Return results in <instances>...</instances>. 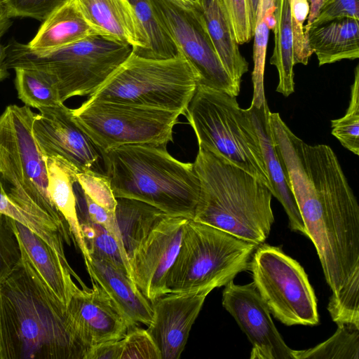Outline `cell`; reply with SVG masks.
Here are the masks:
<instances>
[{
  "mask_svg": "<svg viewBox=\"0 0 359 359\" xmlns=\"http://www.w3.org/2000/svg\"><path fill=\"white\" fill-rule=\"evenodd\" d=\"M205 23L225 70L241 87L248 62L241 55L224 0H198Z\"/></svg>",
  "mask_w": 359,
  "mask_h": 359,
  "instance_id": "23",
  "label": "cell"
},
{
  "mask_svg": "<svg viewBox=\"0 0 359 359\" xmlns=\"http://www.w3.org/2000/svg\"><path fill=\"white\" fill-rule=\"evenodd\" d=\"M274 48L270 63L278 74L276 92L287 97L294 91V43L292 31L290 0H276Z\"/></svg>",
  "mask_w": 359,
  "mask_h": 359,
  "instance_id": "26",
  "label": "cell"
},
{
  "mask_svg": "<svg viewBox=\"0 0 359 359\" xmlns=\"http://www.w3.org/2000/svg\"><path fill=\"white\" fill-rule=\"evenodd\" d=\"M305 36L319 66L359 57V20L343 18L311 25Z\"/></svg>",
  "mask_w": 359,
  "mask_h": 359,
  "instance_id": "21",
  "label": "cell"
},
{
  "mask_svg": "<svg viewBox=\"0 0 359 359\" xmlns=\"http://www.w3.org/2000/svg\"><path fill=\"white\" fill-rule=\"evenodd\" d=\"M11 224L20 245L21 259L33 270L50 297L67 308L79 288L72 276L81 287L86 285L68 262L62 259L36 233L12 218Z\"/></svg>",
  "mask_w": 359,
  "mask_h": 359,
  "instance_id": "17",
  "label": "cell"
},
{
  "mask_svg": "<svg viewBox=\"0 0 359 359\" xmlns=\"http://www.w3.org/2000/svg\"><path fill=\"white\" fill-rule=\"evenodd\" d=\"M32 123L34 139L45 157H60L79 172L92 169L100 151L63 103L38 109Z\"/></svg>",
  "mask_w": 359,
  "mask_h": 359,
  "instance_id": "14",
  "label": "cell"
},
{
  "mask_svg": "<svg viewBox=\"0 0 359 359\" xmlns=\"http://www.w3.org/2000/svg\"><path fill=\"white\" fill-rule=\"evenodd\" d=\"M67 308L22 259L0 285V359H86Z\"/></svg>",
  "mask_w": 359,
  "mask_h": 359,
  "instance_id": "1",
  "label": "cell"
},
{
  "mask_svg": "<svg viewBox=\"0 0 359 359\" xmlns=\"http://www.w3.org/2000/svg\"><path fill=\"white\" fill-rule=\"evenodd\" d=\"M294 359H358L359 328L339 325L325 341L306 350L294 351Z\"/></svg>",
  "mask_w": 359,
  "mask_h": 359,
  "instance_id": "31",
  "label": "cell"
},
{
  "mask_svg": "<svg viewBox=\"0 0 359 359\" xmlns=\"http://www.w3.org/2000/svg\"><path fill=\"white\" fill-rule=\"evenodd\" d=\"M238 45L249 42L253 36L255 22L250 0H224Z\"/></svg>",
  "mask_w": 359,
  "mask_h": 359,
  "instance_id": "37",
  "label": "cell"
},
{
  "mask_svg": "<svg viewBox=\"0 0 359 359\" xmlns=\"http://www.w3.org/2000/svg\"><path fill=\"white\" fill-rule=\"evenodd\" d=\"M257 245L210 225L188 219L176 259L166 279L168 292L224 286L248 270Z\"/></svg>",
  "mask_w": 359,
  "mask_h": 359,
  "instance_id": "8",
  "label": "cell"
},
{
  "mask_svg": "<svg viewBox=\"0 0 359 359\" xmlns=\"http://www.w3.org/2000/svg\"><path fill=\"white\" fill-rule=\"evenodd\" d=\"M121 343L118 341H109L93 348L86 359H120Z\"/></svg>",
  "mask_w": 359,
  "mask_h": 359,
  "instance_id": "40",
  "label": "cell"
},
{
  "mask_svg": "<svg viewBox=\"0 0 359 359\" xmlns=\"http://www.w3.org/2000/svg\"><path fill=\"white\" fill-rule=\"evenodd\" d=\"M85 20L100 34L130 45L146 57L147 36L128 0H70Z\"/></svg>",
  "mask_w": 359,
  "mask_h": 359,
  "instance_id": "18",
  "label": "cell"
},
{
  "mask_svg": "<svg viewBox=\"0 0 359 359\" xmlns=\"http://www.w3.org/2000/svg\"><path fill=\"white\" fill-rule=\"evenodd\" d=\"M35 113L11 104L0 115V192L21 208L68 226L48 191L46 157L32 132Z\"/></svg>",
  "mask_w": 359,
  "mask_h": 359,
  "instance_id": "5",
  "label": "cell"
},
{
  "mask_svg": "<svg viewBox=\"0 0 359 359\" xmlns=\"http://www.w3.org/2000/svg\"><path fill=\"white\" fill-rule=\"evenodd\" d=\"M188 219L165 216L129 259L132 279L150 302L168 293L166 279L179 252Z\"/></svg>",
  "mask_w": 359,
  "mask_h": 359,
  "instance_id": "12",
  "label": "cell"
},
{
  "mask_svg": "<svg viewBox=\"0 0 359 359\" xmlns=\"http://www.w3.org/2000/svg\"><path fill=\"white\" fill-rule=\"evenodd\" d=\"M200 194L193 219L259 245L274 222L272 194L257 177L198 146Z\"/></svg>",
  "mask_w": 359,
  "mask_h": 359,
  "instance_id": "2",
  "label": "cell"
},
{
  "mask_svg": "<svg viewBox=\"0 0 359 359\" xmlns=\"http://www.w3.org/2000/svg\"><path fill=\"white\" fill-rule=\"evenodd\" d=\"M114 196L147 203L172 217L193 219L200 194L194 163L166 147L129 144L102 152Z\"/></svg>",
  "mask_w": 359,
  "mask_h": 359,
  "instance_id": "3",
  "label": "cell"
},
{
  "mask_svg": "<svg viewBox=\"0 0 359 359\" xmlns=\"http://www.w3.org/2000/svg\"><path fill=\"white\" fill-rule=\"evenodd\" d=\"M290 18L294 43V65L308 64L312 55L304 34V23L309 13L308 0H290Z\"/></svg>",
  "mask_w": 359,
  "mask_h": 359,
  "instance_id": "35",
  "label": "cell"
},
{
  "mask_svg": "<svg viewBox=\"0 0 359 359\" xmlns=\"http://www.w3.org/2000/svg\"><path fill=\"white\" fill-rule=\"evenodd\" d=\"M198 146L219 155L271 189L249 109L236 97L198 84L186 113Z\"/></svg>",
  "mask_w": 359,
  "mask_h": 359,
  "instance_id": "6",
  "label": "cell"
},
{
  "mask_svg": "<svg viewBox=\"0 0 359 359\" xmlns=\"http://www.w3.org/2000/svg\"><path fill=\"white\" fill-rule=\"evenodd\" d=\"M343 18L359 20V0H325L311 25Z\"/></svg>",
  "mask_w": 359,
  "mask_h": 359,
  "instance_id": "39",
  "label": "cell"
},
{
  "mask_svg": "<svg viewBox=\"0 0 359 359\" xmlns=\"http://www.w3.org/2000/svg\"><path fill=\"white\" fill-rule=\"evenodd\" d=\"M120 359H161L159 351L147 330L136 326L120 339Z\"/></svg>",
  "mask_w": 359,
  "mask_h": 359,
  "instance_id": "36",
  "label": "cell"
},
{
  "mask_svg": "<svg viewBox=\"0 0 359 359\" xmlns=\"http://www.w3.org/2000/svg\"><path fill=\"white\" fill-rule=\"evenodd\" d=\"M348 107L344 116L331 120L332 134L341 145L359 155V65L355 69Z\"/></svg>",
  "mask_w": 359,
  "mask_h": 359,
  "instance_id": "32",
  "label": "cell"
},
{
  "mask_svg": "<svg viewBox=\"0 0 359 359\" xmlns=\"http://www.w3.org/2000/svg\"><path fill=\"white\" fill-rule=\"evenodd\" d=\"M5 47L8 69L42 73L56 86L62 103L74 96L92 95L133 51L130 45L101 34L48 50H33L14 39Z\"/></svg>",
  "mask_w": 359,
  "mask_h": 359,
  "instance_id": "4",
  "label": "cell"
},
{
  "mask_svg": "<svg viewBox=\"0 0 359 359\" xmlns=\"http://www.w3.org/2000/svg\"><path fill=\"white\" fill-rule=\"evenodd\" d=\"M46 162L50 198L65 220L72 240L81 252L85 262L90 258V254L81 232L74 191L79 171L58 156L46 157Z\"/></svg>",
  "mask_w": 359,
  "mask_h": 359,
  "instance_id": "22",
  "label": "cell"
},
{
  "mask_svg": "<svg viewBox=\"0 0 359 359\" xmlns=\"http://www.w3.org/2000/svg\"><path fill=\"white\" fill-rule=\"evenodd\" d=\"M222 306L233 316L252 344L250 359H294L253 282L224 285Z\"/></svg>",
  "mask_w": 359,
  "mask_h": 359,
  "instance_id": "13",
  "label": "cell"
},
{
  "mask_svg": "<svg viewBox=\"0 0 359 359\" xmlns=\"http://www.w3.org/2000/svg\"><path fill=\"white\" fill-rule=\"evenodd\" d=\"M91 280L96 282L135 325L148 326L153 317L151 302L124 271L111 262L90 255L85 262Z\"/></svg>",
  "mask_w": 359,
  "mask_h": 359,
  "instance_id": "20",
  "label": "cell"
},
{
  "mask_svg": "<svg viewBox=\"0 0 359 359\" xmlns=\"http://www.w3.org/2000/svg\"><path fill=\"white\" fill-rule=\"evenodd\" d=\"M211 291L204 289L168 292L151 302L153 317L147 331L157 346L161 359L180 358L191 328Z\"/></svg>",
  "mask_w": 359,
  "mask_h": 359,
  "instance_id": "16",
  "label": "cell"
},
{
  "mask_svg": "<svg viewBox=\"0 0 359 359\" xmlns=\"http://www.w3.org/2000/svg\"><path fill=\"white\" fill-rule=\"evenodd\" d=\"M77 184L82 195L97 205L115 212L116 198L106 175L92 169L77 172Z\"/></svg>",
  "mask_w": 359,
  "mask_h": 359,
  "instance_id": "33",
  "label": "cell"
},
{
  "mask_svg": "<svg viewBox=\"0 0 359 359\" xmlns=\"http://www.w3.org/2000/svg\"><path fill=\"white\" fill-rule=\"evenodd\" d=\"M147 36L148 49L145 57L168 59L179 50L158 18L150 0H128Z\"/></svg>",
  "mask_w": 359,
  "mask_h": 359,
  "instance_id": "28",
  "label": "cell"
},
{
  "mask_svg": "<svg viewBox=\"0 0 359 359\" xmlns=\"http://www.w3.org/2000/svg\"><path fill=\"white\" fill-rule=\"evenodd\" d=\"M6 56V47L0 41V81L7 78L9 75L8 69L5 65Z\"/></svg>",
  "mask_w": 359,
  "mask_h": 359,
  "instance_id": "43",
  "label": "cell"
},
{
  "mask_svg": "<svg viewBox=\"0 0 359 359\" xmlns=\"http://www.w3.org/2000/svg\"><path fill=\"white\" fill-rule=\"evenodd\" d=\"M309 4V13L307 18L306 25L304 26V34L305 32L309 29L313 22L317 18L325 0H308Z\"/></svg>",
  "mask_w": 359,
  "mask_h": 359,
  "instance_id": "41",
  "label": "cell"
},
{
  "mask_svg": "<svg viewBox=\"0 0 359 359\" xmlns=\"http://www.w3.org/2000/svg\"><path fill=\"white\" fill-rule=\"evenodd\" d=\"M11 25V18L8 15L5 6L0 0V39Z\"/></svg>",
  "mask_w": 359,
  "mask_h": 359,
  "instance_id": "42",
  "label": "cell"
},
{
  "mask_svg": "<svg viewBox=\"0 0 359 359\" xmlns=\"http://www.w3.org/2000/svg\"><path fill=\"white\" fill-rule=\"evenodd\" d=\"M250 6H251L252 18H253V20H254V22L255 25L257 10L259 0H250Z\"/></svg>",
  "mask_w": 359,
  "mask_h": 359,
  "instance_id": "45",
  "label": "cell"
},
{
  "mask_svg": "<svg viewBox=\"0 0 359 359\" xmlns=\"http://www.w3.org/2000/svg\"><path fill=\"white\" fill-rule=\"evenodd\" d=\"M0 213L28 228L48 244L62 259L67 261L65 253V244L70 245L72 241L67 227L21 208L1 192Z\"/></svg>",
  "mask_w": 359,
  "mask_h": 359,
  "instance_id": "27",
  "label": "cell"
},
{
  "mask_svg": "<svg viewBox=\"0 0 359 359\" xmlns=\"http://www.w3.org/2000/svg\"><path fill=\"white\" fill-rule=\"evenodd\" d=\"M248 270L259 295L276 319L287 326L319 323L316 298L307 274L281 248L258 245Z\"/></svg>",
  "mask_w": 359,
  "mask_h": 359,
  "instance_id": "10",
  "label": "cell"
},
{
  "mask_svg": "<svg viewBox=\"0 0 359 359\" xmlns=\"http://www.w3.org/2000/svg\"><path fill=\"white\" fill-rule=\"evenodd\" d=\"M178 50L197 74L198 84L236 97L241 87L225 70L208 34L199 4L191 10L168 0H150Z\"/></svg>",
  "mask_w": 359,
  "mask_h": 359,
  "instance_id": "11",
  "label": "cell"
},
{
  "mask_svg": "<svg viewBox=\"0 0 359 359\" xmlns=\"http://www.w3.org/2000/svg\"><path fill=\"white\" fill-rule=\"evenodd\" d=\"M20 259V245L11 218L0 213V285L14 271Z\"/></svg>",
  "mask_w": 359,
  "mask_h": 359,
  "instance_id": "34",
  "label": "cell"
},
{
  "mask_svg": "<svg viewBox=\"0 0 359 359\" xmlns=\"http://www.w3.org/2000/svg\"><path fill=\"white\" fill-rule=\"evenodd\" d=\"M79 219L89 254L111 262L132 278L128 256L115 236L104 227L94 223L84 215H79Z\"/></svg>",
  "mask_w": 359,
  "mask_h": 359,
  "instance_id": "30",
  "label": "cell"
},
{
  "mask_svg": "<svg viewBox=\"0 0 359 359\" xmlns=\"http://www.w3.org/2000/svg\"><path fill=\"white\" fill-rule=\"evenodd\" d=\"M91 282L93 287H79L67 307L71 325L88 353L96 346L122 339L137 326L96 282Z\"/></svg>",
  "mask_w": 359,
  "mask_h": 359,
  "instance_id": "15",
  "label": "cell"
},
{
  "mask_svg": "<svg viewBox=\"0 0 359 359\" xmlns=\"http://www.w3.org/2000/svg\"><path fill=\"white\" fill-rule=\"evenodd\" d=\"M173 4L184 9L191 10L196 8L198 5V1L196 0H168Z\"/></svg>",
  "mask_w": 359,
  "mask_h": 359,
  "instance_id": "44",
  "label": "cell"
},
{
  "mask_svg": "<svg viewBox=\"0 0 359 359\" xmlns=\"http://www.w3.org/2000/svg\"><path fill=\"white\" fill-rule=\"evenodd\" d=\"M100 34L88 25L70 0H63L42 21L36 35L27 43L36 50L62 48Z\"/></svg>",
  "mask_w": 359,
  "mask_h": 359,
  "instance_id": "24",
  "label": "cell"
},
{
  "mask_svg": "<svg viewBox=\"0 0 359 359\" xmlns=\"http://www.w3.org/2000/svg\"><path fill=\"white\" fill-rule=\"evenodd\" d=\"M15 86L25 105L39 109L62 103L57 88L42 73L32 69L15 68Z\"/></svg>",
  "mask_w": 359,
  "mask_h": 359,
  "instance_id": "29",
  "label": "cell"
},
{
  "mask_svg": "<svg viewBox=\"0 0 359 359\" xmlns=\"http://www.w3.org/2000/svg\"><path fill=\"white\" fill-rule=\"evenodd\" d=\"M196 1H198V0H196Z\"/></svg>",
  "mask_w": 359,
  "mask_h": 359,
  "instance_id": "46",
  "label": "cell"
},
{
  "mask_svg": "<svg viewBox=\"0 0 359 359\" xmlns=\"http://www.w3.org/2000/svg\"><path fill=\"white\" fill-rule=\"evenodd\" d=\"M72 114L100 153L129 144L166 147L181 115L175 111L90 100L72 109Z\"/></svg>",
  "mask_w": 359,
  "mask_h": 359,
  "instance_id": "9",
  "label": "cell"
},
{
  "mask_svg": "<svg viewBox=\"0 0 359 359\" xmlns=\"http://www.w3.org/2000/svg\"><path fill=\"white\" fill-rule=\"evenodd\" d=\"M1 1L11 18H29L42 22L63 0Z\"/></svg>",
  "mask_w": 359,
  "mask_h": 359,
  "instance_id": "38",
  "label": "cell"
},
{
  "mask_svg": "<svg viewBox=\"0 0 359 359\" xmlns=\"http://www.w3.org/2000/svg\"><path fill=\"white\" fill-rule=\"evenodd\" d=\"M248 109L259 137L272 196L283 205L288 217L290 229L306 236L304 222L291 189L287 171L271 127V111L267 102H265L259 107L251 104Z\"/></svg>",
  "mask_w": 359,
  "mask_h": 359,
  "instance_id": "19",
  "label": "cell"
},
{
  "mask_svg": "<svg viewBox=\"0 0 359 359\" xmlns=\"http://www.w3.org/2000/svg\"><path fill=\"white\" fill-rule=\"evenodd\" d=\"M198 84L196 73L180 51L168 59L142 57L132 51L88 100L175 111L184 115Z\"/></svg>",
  "mask_w": 359,
  "mask_h": 359,
  "instance_id": "7",
  "label": "cell"
},
{
  "mask_svg": "<svg viewBox=\"0 0 359 359\" xmlns=\"http://www.w3.org/2000/svg\"><path fill=\"white\" fill-rule=\"evenodd\" d=\"M114 215L129 260L154 226L167 215L144 202L117 198Z\"/></svg>",
  "mask_w": 359,
  "mask_h": 359,
  "instance_id": "25",
  "label": "cell"
}]
</instances>
